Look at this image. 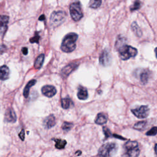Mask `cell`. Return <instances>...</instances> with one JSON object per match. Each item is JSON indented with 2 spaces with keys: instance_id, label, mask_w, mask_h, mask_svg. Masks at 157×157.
Wrapping results in <instances>:
<instances>
[{
  "instance_id": "6",
  "label": "cell",
  "mask_w": 157,
  "mask_h": 157,
  "mask_svg": "<svg viewBox=\"0 0 157 157\" xmlns=\"http://www.w3.org/2000/svg\"><path fill=\"white\" fill-rule=\"evenodd\" d=\"M69 12L72 18L75 21H78L83 17V12L80 4L77 2L72 3L70 5Z\"/></svg>"
},
{
  "instance_id": "1",
  "label": "cell",
  "mask_w": 157,
  "mask_h": 157,
  "mask_svg": "<svg viewBox=\"0 0 157 157\" xmlns=\"http://www.w3.org/2000/svg\"><path fill=\"white\" fill-rule=\"evenodd\" d=\"M78 38V35L76 33H70L67 34L63 39L61 49L63 52L69 53L74 51L76 47V40Z\"/></svg>"
},
{
  "instance_id": "36",
  "label": "cell",
  "mask_w": 157,
  "mask_h": 157,
  "mask_svg": "<svg viewBox=\"0 0 157 157\" xmlns=\"http://www.w3.org/2000/svg\"><path fill=\"white\" fill-rule=\"evenodd\" d=\"M155 54H156V56L157 58V47L155 49Z\"/></svg>"
},
{
  "instance_id": "9",
  "label": "cell",
  "mask_w": 157,
  "mask_h": 157,
  "mask_svg": "<svg viewBox=\"0 0 157 157\" xmlns=\"http://www.w3.org/2000/svg\"><path fill=\"white\" fill-rule=\"evenodd\" d=\"M42 94L48 98H52L56 93V90L52 85H45L42 88Z\"/></svg>"
},
{
  "instance_id": "13",
  "label": "cell",
  "mask_w": 157,
  "mask_h": 157,
  "mask_svg": "<svg viewBox=\"0 0 157 157\" xmlns=\"http://www.w3.org/2000/svg\"><path fill=\"white\" fill-rule=\"evenodd\" d=\"M5 120L7 122L14 123L16 121L17 116L15 112L12 109H9L5 114Z\"/></svg>"
},
{
  "instance_id": "7",
  "label": "cell",
  "mask_w": 157,
  "mask_h": 157,
  "mask_svg": "<svg viewBox=\"0 0 157 157\" xmlns=\"http://www.w3.org/2000/svg\"><path fill=\"white\" fill-rule=\"evenodd\" d=\"M132 113L138 118H145L147 117L150 113L149 107L147 105H141L136 109H131Z\"/></svg>"
},
{
  "instance_id": "24",
  "label": "cell",
  "mask_w": 157,
  "mask_h": 157,
  "mask_svg": "<svg viewBox=\"0 0 157 157\" xmlns=\"http://www.w3.org/2000/svg\"><path fill=\"white\" fill-rule=\"evenodd\" d=\"M147 125V121H139L137 123H136L134 126V128L139 130V131H142L143 129H144L146 127Z\"/></svg>"
},
{
  "instance_id": "15",
  "label": "cell",
  "mask_w": 157,
  "mask_h": 157,
  "mask_svg": "<svg viewBox=\"0 0 157 157\" xmlns=\"http://www.w3.org/2000/svg\"><path fill=\"white\" fill-rule=\"evenodd\" d=\"M10 71L7 66H2L0 68V78L1 80H5L9 77Z\"/></svg>"
},
{
  "instance_id": "5",
  "label": "cell",
  "mask_w": 157,
  "mask_h": 157,
  "mask_svg": "<svg viewBox=\"0 0 157 157\" xmlns=\"http://www.w3.org/2000/svg\"><path fill=\"white\" fill-rule=\"evenodd\" d=\"M66 17V13L64 11L58 10L53 12L50 18V25L53 28L59 26L65 21Z\"/></svg>"
},
{
  "instance_id": "14",
  "label": "cell",
  "mask_w": 157,
  "mask_h": 157,
  "mask_svg": "<svg viewBox=\"0 0 157 157\" xmlns=\"http://www.w3.org/2000/svg\"><path fill=\"white\" fill-rule=\"evenodd\" d=\"M150 76V71L148 69H142L139 74V78L140 82L143 84H145L148 82Z\"/></svg>"
},
{
  "instance_id": "23",
  "label": "cell",
  "mask_w": 157,
  "mask_h": 157,
  "mask_svg": "<svg viewBox=\"0 0 157 157\" xmlns=\"http://www.w3.org/2000/svg\"><path fill=\"white\" fill-rule=\"evenodd\" d=\"M72 105H73L72 102L71 101V100L70 99H69L67 98H64L61 101V106L64 109H69Z\"/></svg>"
},
{
  "instance_id": "19",
  "label": "cell",
  "mask_w": 157,
  "mask_h": 157,
  "mask_svg": "<svg viewBox=\"0 0 157 157\" xmlns=\"http://www.w3.org/2000/svg\"><path fill=\"white\" fill-rule=\"evenodd\" d=\"M44 60V55L40 54V55H39L34 62V67L36 69H40L42 66Z\"/></svg>"
},
{
  "instance_id": "4",
  "label": "cell",
  "mask_w": 157,
  "mask_h": 157,
  "mask_svg": "<svg viewBox=\"0 0 157 157\" xmlns=\"http://www.w3.org/2000/svg\"><path fill=\"white\" fill-rule=\"evenodd\" d=\"M120 56L123 60H127L130 58L134 57L137 54V50L131 46L124 45L118 49Z\"/></svg>"
},
{
  "instance_id": "30",
  "label": "cell",
  "mask_w": 157,
  "mask_h": 157,
  "mask_svg": "<svg viewBox=\"0 0 157 157\" xmlns=\"http://www.w3.org/2000/svg\"><path fill=\"white\" fill-rule=\"evenodd\" d=\"M39 37H39V34L36 33V34L34 35V36L30 39V42L31 43H34V42L38 43L39 42Z\"/></svg>"
},
{
  "instance_id": "2",
  "label": "cell",
  "mask_w": 157,
  "mask_h": 157,
  "mask_svg": "<svg viewBox=\"0 0 157 157\" xmlns=\"http://www.w3.org/2000/svg\"><path fill=\"white\" fill-rule=\"evenodd\" d=\"M123 148L122 157H138L139 155L140 150L137 141H128L124 144Z\"/></svg>"
},
{
  "instance_id": "21",
  "label": "cell",
  "mask_w": 157,
  "mask_h": 157,
  "mask_svg": "<svg viewBox=\"0 0 157 157\" xmlns=\"http://www.w3.org/2000/svg\"><path fill=\"white\" fill-rule=\"evenodd\" d=\"M131 28H132V30L134 32V33L137 37H140L142 36V31L136 21H134L131 24Z\"/></svg>"
},
{
  "instance_id": "8",
  "label": "cell",
  "mask_w": 157,
  "mask_h": 157,
  "mask_svg": "<svg viewBox=\"0 0 157 157\" xmlns=\"http://www.w3.org/2000/svg\"><path fill=\"white\" fill-rule=\"evenodd\" d=\"M99 63L101 65L104 66H107L111 63V56L109 52L105 49L102 51L100 57H99Z\"/></svg>"
},
{
  "instance_id": "12",
  "label": "cell",
  "mask_w": 157,
  "mask_h": 157,
  "mask_svg": "<svg viewBox=\"0 0 157 157\" xmlns=\"http://www.w3.org/2000/svg\"><path fill=\"white\" fill-rule=\"evenodd\" d=\"M77 67V64L75 63H71L65 66L61 70V74L63 77H67L72 71H74Z\"/></svg>"
},
{
  "instance_id": "11",
  "label": "cell",
  "mask_w": 157,
  "mask_h": 157,
  "mask_svg": "<svg viewBox=\"0 0 157 157\" xmlns=\"http://www.w3.org/2000/svg\"><path fill=\"white\" fill-rule=\"evenodd\" d=\"M55 124H56L55 117L53 115H50L47 117L43 121V124L44 127L47 129H50L53 127L55 125Z\"/></svg>"
},
{
  "instance_id": "20",
  "label": "cell",
  "mask_w": 157,
  "mask_h": 157,
  "mask_svg": "<svg viewBox=\"0 0 157 157\" xmlns=\"http://www.w3.org/2000/svg\"><path fill=\"white\" fill-rule=\"evenodd\" d=\"M53 140H54L56 142L55 147L58 149H63L65 147L67 143L66 140L60 139H53Z\"/></svg>"
},
{
  "instance_id": "17",
  "label": "cell",
  "mask_w": 157,
  "mask_h": 157,
  "mask_svg": "<svg viewBox=\"0 0 157 157\" xmlns=\"http://www.w3.org/2000/svg\"><path fill=\"white\" fill-rule=\"evenodd\" d=\"M36 83V80H31L26 84V86H25V88H24V90H23V96H25V98H28V97L30 88L34 85H35Z\"/></svg>"
},
{
  "instance_id": "16",
  "label": "cell",
  "mask_w": 157,
  "mask_h": 157,
  "mask_svg": "<svg viewBox=\"0 0 157 157\" xmlns=\"http://www.w3.org/2000/svg\"><path fill=\"white\" fill-rule=\"evenodd\" d=\"M88 92L85 88L83 86H79L78 89L77 97L80 100H85L88 98Z\"/></svg>"
},
{
  "instance_id": "26",
  "label": "cell",
  "mask_w": 157,
  "mask_h": 157,
  "mask_svg": "<svg viewBox=\"0 0 157 157\" xmlns=\"http://www.w3.org/2000/svg\"><path fill=\"white\" fill-rule=\"evenodd\" d=\"M140 6H141V2L139 0H136L133 3V4L131 6L130 10H131V11H134V10H138L140 7Z\"/></svg>"
},
{
  "instance_id": "28",
  "label": "cell",
  "mask_w": 157,
  "mask_h": 157,
  "mask_svg": "<svg viewBox=\"0 0 157 157\" xmlns=\"http://www.w3.org/2000/svg\"><path fill=\"white\" fill-rule=\"evenodd\" d=\"M157 134V127L156 126H154L153 128H151L148 131H147L146 132V135L147 136H153L156 135Z\"/></svg>"
},
{
  "instance_id": "18",
  "label": "cell",
  "mask_w": 157,
  "mask_h": 157,
  "mask_svg": "<svg viewBox=\"0 0 157 157\" xmlns=\"http://www.w3.org/2000/svg\"><path fill=\"white\" fill-rule=\"evenodd\" d=\"M107 121V118L106 117V116L103 114V113H98L96 119H95V123L98 124H104L105 123H106Z\"/></svg>"
},
{
  "instance_id": "31",
  "label": "cell",
  "mask_w": 157,
  "mask_h": 157,
  "mask_svg": "<svg viewBox=\"0 0 157 157\" xmlns=\"http://www.w3.org/2000/svg\"><path fill=\"white\" fill-rule=\"evenodd\" d=\"M19 137L23 141L25 140V130L24 129H22L21 132L19 133Z\"/></svg>"
},
{
  "instance_id": "33",
  "label": "cell",
  "mask_w": 157,
  "mask_h": 157,
  "mask_svg": "<svg viewBox=\"0 0 157 157\" xmlns=\"http://www.w3.org/2000/svg\"><path fill=\"white\" fill-rule=\"evenodd\" d=\"M155 157H157V144L155 145Z\"/></svg>"
},
{
  "instance_id": "34",
  "label": "cell",
  "mask_w": 157,
  "mask_h": 157,
  "mask_svg": "<svg viewBox=\"0 0 157 157\" xmlns=\"http://www.w3.org/2000/svg\"><path fill=\"white\" fill-rule=\"evenodd\" d=\"M45 20V16H44V15H42L39 18V20L42 21V20Z\"/></svg>"
},
{
  "instance_id": "3",
  "label": "cell",
  "mask_w": 157,
  "mask_h": 157,
  "mask_svg": "<svg viewBox=\"0 0 157 157\" xmlns=\"http://www.w3.org/2000/svg\"><path fill=\"white\" fill-rule=\"evenodd\" d=\"M117 149L118 147L115 143H107L99 148L98 154L102 157H112L115 155Z\"/></svg>"
},
{
  "instance_id": "32",
  "label": "cell",
  "mask_w": 157,
  "mask_h": 157,
  "mask_svg": "<svg viewBox=\"0 0 157 157\" xmlns=\"http://www.w3.org/2000/svg\"><path fill=\"white\" fill-rule=\"evenodd\" d=\"M21 50H22V53H23V55H26L28 54V48H27L26 47H23Z\"/></svg>"
},
{
  "instance_id": "35",
  "label": "cell",
  "mask_w": 157,
  "mask_h": 157,
  "mask_svg": "<svg viewBox=\"0 0 157 157\" xmlns=\"http://www.w3.org/2000/svg\"><path fill=\"white\" fill-rule=\"evenodd\" d=\"M113 136H114L115 137H117V138H118H118H120V139H124V140L125 139L124 138H123V137H121V136H117L116 134H113Z\"/></svg>"
},
{
  "instance_id": "25",
  "label": "cell",
  "mask_w": 157,
  "mask_h": 157,
  "mask_svg": "<svg viewBox=\"0 0 157 157\" xmlns=\"http://www.w3.org/2000/svg\"><path fill=\"white\" fill-rule=\"evenodd\" d=\"M102 3V0H90L89 2V6L93 9L98 8Z\"/></svg>"
},
{
  "instance_id": "22",
  "label": "cell",
  "mask_w": 157,
  "mask_h": 157,
  "mask_svg": "<svg viewBox=\"0 0 157 157\" xmlns=\"http://www.w3.org/2000/svg\"><path fill=\"white\" fill-rule=\"evenodd\" d=\"M126 40L124 37H122V36H119L118 37H117V41H116V44H115V46H116V48H117V50L120 48L121 47L126 45Z\"/></svg>"
},
{
  "instance_id": "27",
  "label": "cell",
  "mask_w": 157,
  "mask_h": 157,
  "mask_svg": "<svg viewBox=\"0 0 157 157\" xmlns=\"http://www.w3.org/2000/svg\"><path fill=\"white\" fill-rule=\"evenodd\" d=\"M73 126V124L69 122H64L62 124V129L65 131H69Z\"/></svg>"
},
{
  "instance_id": "10",
  "label": "cell",
  "mask_w": 157,
  "mask_h": 157,
  "mask_svg": "<svg viewBox=\"0 0 157 157\" xmlns=\"http://www.w3.org/2000/svg\"><path fill=\"white\" fill-rule=\"evenodd\" d=\"M9 21V17L6 15H1L0 18V31H1V36H4L5 34L7 29V23Z\"/></svg>"
},
{
  "instance_id": "29",
  "label": "cell",
  "mask_w": 157,
  "mask_h": 157,
  "mask_svg": "<svg viewBox=\"0 0 157 157\" xmlns=\"http://www.w3.org/2000/svg\"><path fill=\"white\" fill-rule=\"evenodd\" d=\"M102 129H103V132H104V135H105V137L106 138L110 137V136H112V134H111L110 131L107 127L104 126L103 128H102Z\"/></svg>"
}]
</instances>
